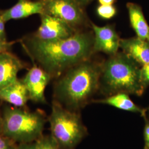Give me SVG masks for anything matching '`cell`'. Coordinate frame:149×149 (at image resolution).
<instances>
[{"instance_id":"1","label":"cell","mask_w":149,"mask_h":149,"mask_svg":"<svg viewBox=\"0 0 149 149\" xmlns=\"http://www.w3.org/2000/svg\"><path fill=\"white\" fill-rule=\"evenodd\" d=\"M22 44L35 64L52 79H58L72 66L91 59L93 51L94 34L80 31L71 37L44 41L32 35L23 38Z\"/></svg>"},{"instance_id":"2","label":"cell","mask_w":149,"mask_h":149,"mask_svg":"<svg viewBox=\"0 0 149 149\" xmlns=\"http://www.w3.org/2000/svg\"><path fill=\"white\" fill-rule=\"evenodd\" d=\"M91 59L68 70L55 83L54 100L70 111L80 112L98 91L102 63Z\"/></svg>"},{"instance_id":"3","label":"cell","mask_w":149,"mask_h":149,"mask_svg":"<svg viewBox=\"0 0 149 149\" xmlns=\"http://www.w3.org/2000/svg\"><path fill=\"white\" fill-rule=\"evenodd\" d=\"M145 90L140 65L123 52H118L102 63L98 91L104 96L126 93L141 96Z\"/></svg>"},{"instance_id":"4","label":"cell","mask_w":149,"mask_h":149,"mask_svg":"<svg viewBox=\"0 0 149 149\" xmlns=\"http://www.w3.org/2000/svg\"><path fill=\"white\" fill-rule=\"evenodd\" d=\"M2 113V133L17 144L35 142L43 135L47 119L42 111L6 106Z\"/></svg>"},{"instance_id":"5","label":"cell","mask_w":149,"mask_h":149,"mask_svg":"<svg viewBox=\"0 0 149 149\" xmlns=\"http://www.w3.org/2000/svg\"><path fill=\"white\" fill-rule=\"evenodd\" d=\"M48 120L50 135L61 149H75L88 135L80 112L70 111L54 100Z\"/></svg>"},{"instance_id":"6","label":"cell","mask_w":149,"mask_h":149,"mask_svg":"<svg viewBox=\"0 0 149 149\" xmlns=\"http://www.w3.org/2000/svg\"><path fill=\"white\" fill-rule=\"evenodd\" d=\"M43 13L65 22L78 31L89 22L84 7L76 0H42Z\"/></svg>"},{"instance_id":"7","label":"cell","mask_w":149,"mask_h":149,"mask_svg":"<svg viewBox=\"0 0 149 149\" xmlns=\"http://www.w3.org/2000/svg\"><path fill=\"white\" fill-rule=\"evenodd\" d=\"M40 25L32 36L44 41H53L67 39L80 32L65 22L54 16L42 13L39 15Z\"/></svg>"},{"instance_id":"8","label":"cell","mask_w":149,"mask_h":149,"mask_svg":"<svg viewBox=\"0 0 149 149\" xmlns=\"http://www.w3.org/2000/svg\"><path fill=\"white\" fill-rule=\"evenodd\" d=\"M52 79V76L47 72L34 63L22 79L28 92L29 100L35 103H46L45 90Z\"/></svg>"},{"instance_id":"9","label":"cell","mask_w":149,"mask_h":149,"mask_svg":"<svg viewBox=\"0 0 149 149\" xmlns=\"http://www.w3.org/2000/svg\"><path fill=\"white\" fill-rule=\"evenodd\" d=\"M91 24L94 33V53L102 52L110 56L117 53L121 39L114 26L100 27L93 23Z\"/></svg>"},{"instance_id":"10","label":"cell","mask_w":149,"mask_h":149,"mask_svg":"<svg viewBox=\"0 0 149 149\" xmlns=\"http://www.w3.org/2000/svg\"><path fill=\"white\" fill-rule=\"evenodd\" d=\"M27 64L10 52L0 54V91L18 80V74Z\"/></svg>"},{"instance_id":"11","label":"cell","mask_w":149,"mask_h":149,"mask_svg":"<svg viewBox=\"0 0 149 149\" xmlns=\"http://www.w3.org/2000/svg\"><path fill=\"white\" fill-rule=\"evenodd\" d=\"M42 0H18L15 5L5 10L0 11V15L5 22L11 20L27 18L34 15L43 13Z\"/></svg>"},{"instance_id":"12","label":"cell","mask_w":149,"mask_h":149,"mask_svg":"<svg viewBox=\"0 0 149 149\" xmlns=\"http://www.w3.org/2000/svg\"><path fill=\"white\" fill-rule=\"evenodd\" d=\"M119 48L140 66L149 63V42L136 37L120 39Z\"/></svg>"},{"instance_id":"13","label":"cell","mask_w":149,"mask_h":149,"mask_svg":"<svg viewBox=\"0 0 149 149\" xmlns=\"http://www.w3.org/2000/svg\"><path fill=\"white\" fill-rule=\"evenodd\" d=\"M0 100L14 107H25L29 97L25 85L18 79L0 91Z\"/></svg>"},{"instance_id":"14","label":"cell","mask_w":149,"mask_h":149,"mask_svg":"<svg viewBox=\"0 0 149 149\" xmlns=\"http://www.w3.org/2000/svg\"><path fill=\"white\" fill-rule=\"evenodd\" d=\"M92 102L108 104L119 109L128 112L139 113L141 117L146 119V110L135 104L126 93H118L112 96H108L103 99L93 100Z\"/></svg>"},{"instance_id":"15","label":"cell","mask_w":149,"mask_h":149,"mask_svg":"<svg viewBox=\"0 0 149 149\" xmlns=\"http://www.w3.org/2000/svg\"><path fill=\"white\" fill-rule=\"evenodd\" d=\"M127 8L131 26L137 37L143 40H147L149 26L145 18L141 7L136 3L128 2Z\"/></svg>"},{"instance_id":"16","label":"cell","mask_w":149,"mask_h":149,"mask_svg":"<svg viewBox=\"0 0 149 149\" xmlns=\"http://www.w3.org/2000/svg\"><path fill=\"white\" fill-rule=\"evenodd\" d=\"M35 149H61L51 135H43L35 141Z\"/></svg>"},{"instance_id":"17","label":"cell","mask_w":149,"mask_h":149,"mask_svg":"<svg viewBox=\"0 0 149 149\" xmlns=\"http://www.w3.org/2000/svg\"><path fill=\"white\" fill-rule=\"evenodd\" d=\"M98 15L103 19H109L113 18L117 13L116 8L113 5H100L97 9Z\"/></svg>"},{"instance_id":"18","label":"cell","mask_w":149,"mask_h":149,"mask_svg":"<svg viewBox=\"0 0 149 149\" xmlns=\"http://www.w3.org/2000/svg\"><path fill=\"white\" fill-rule=\"evenodd\" d=\"M18 144L2 133H0V149H17Z\"/></svg>"},{"instance_id":"19","label":"cell","mask_w":149,"mask_h":149,"mask_svg":"<svg viewBox=\"0 0 149 149\" xmlns=\"http://www.w3.org/2000/svg\"><path fill=\"white\" fill-rule=\"evenodd\" d=\"M141 81L146 89L149 86V63L141 66L140 68Z\"/></svg>"},{"instance_id":"20","label":"cell","mask_w":149,"mask_h":149,"mask_svg":"<svg viewBox=\"0 0 149 149\" xmlns=\"http://www.w3.org/2000/svg\"><path fill=\"white\" fill-rule=\"evenodd\" d=\"M145 125L144 129V149H149V120L147 118L145 119Z\"/></svg>"},{"instance_id":"21","label":"cell","mask_w":149,"mask_h":149,"mask_svg":"<svg viewBox=\"0 0 149 149\" xmlns=\"http://www.w3.org/2000/svg\"><path fill=\"white\" fill-rule=\"evenodd\" d=\"M15 42H8L0 39V54L7 52H10L11 48Z\"/></svg>"},{"instance_id":"22","label":"cell","mask_w":149,"mask_h":149,"mask_svg":"<svg viewBox=\"0 0 149 149\" xmlns=\"http://www.w3.org/2000/svg\"><path fill=\"white\" fill-rule=\"evenodd\" d=\"M5 22L0 15V39L7 40L5 30Z\"/></svg>"},{"instance_id":"23","label":"cell","mask_w":149,"mask_h":149,"mask_svg":"<svg viewBox=\"0 0 149 149\" xmlns=\"http://www.w3.org/2000/svg\"><path fill=\"white\" fill-rule=\"evenodd\" d=\"M17 149H35V142L18 144Z\"/></svg>"},{"instance_id":"24","label":"cell","mask_w":149,"mask_h":149,"mask_svg":"<svg viewBox=\"0 0 149 149\" xmlns=\"http://www.w3.org/2000/svg\"><path fill=\"white\" fill-rule=\"evenodd\" d=\"M101 5H113L116 0H98Z\"/></svg>"},{"instance_id":"25","label":"cell","mask_w":149,"mask_h":149,"mask_svg":"<svg viewBox=\"0 0 149 149\" xmlns=\"http://www.w3.org/2000/svg\"><path fill=\"white\" fill-rule=\"evenodd\" d=\"M80 5L82 6L83 7H85L87 5L88 3H90L91 2H92L93 0H76Z\"/></svg>"},{"instance_id":"26","label":"cell","mask_w":149,"mask_h":149,"mask_svg":"<svg viewBox=\"0 0 149 149\" xmlns=\"http://www.w3.org/2000/svg\"><path fill=\"white\" fill-rule=\"evenodd\" d=\"M2 128H3V117H2V113L0 112V133H2Z\"/></svg>"},{"instance_id":"27","label":"cell","mask_w":149,"mask_h":149,"mask_svg":"<svg viewBox=\"0 0 149 149\" xmlns=\"http://www.w3.org/2000/svg\"><path fill=\"white\" fill-rule=\"evenodd\" d=\"M147 40L149 42V34H148V37H147Z\"/></svg>"},{"instance_id":"28","label":"cell","mask_w":149,"mask_h":149,"mask_svg":"<svg viewBox=\"0 0 149 149\" xmlns=\"http://www.w3.org/2000/svg\"></svg>"}]
</instances>
